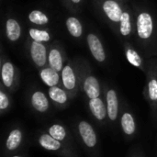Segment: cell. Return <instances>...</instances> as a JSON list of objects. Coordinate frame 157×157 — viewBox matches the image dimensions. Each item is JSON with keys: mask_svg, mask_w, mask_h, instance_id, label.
<instances>
[{"mask_svg": "<svg viewBox=\"0 0 157 157\" xmlns=\"http://www.w3.org/2000/svg\"><path fill=\"white\" fill-rule=\"evenodd\" d=\"M62 79L65 88L72 90L75 87V83H76L75 75L74 73V70L69 64L63 67L62 71Z\"/></svg>", "mask_w": 157, "mask_h": 157, "instance_id": "cell-12", "label": "cell"}, {"mask_svg": "<svg viewBox=\"0 0 157 157\" xmlns=\"http://www.w3.org/2000/svg\"><path fill=\"white\" fill-rule=\"evenodd\" d=\"M29 36L32 38L33 40L39 41V42H43V41H49L50 40V34L41 29H30L29 31Z\"/></svg>", "mask_w": 157, "mask_h": 157, "instance_id": "cell-22", "label": "cell"}, {"mask_svg": "<svg viewBox=\"0 0 157 157\" xmlns=\"http://www.w3.org/2000/svg\"><path fill=\"white\" fill-rule=\"evenodd\" d=\"M121 27L120 30L123 36H128L132 32V24H131V17L128 12H123L121 19Z\"/></svg>", "mask_w": 157, "mask_h": 157, "instance_id": "cell-21", "label": "cell"}, {"mask_svg": "<svg viewBox=\"0 0 157 157\" xmlns=\"http://www.w3.org/2000/svg\"><path fill=\"white\" fill-rule=\"evenodd\" d=\"M49 63L51 68L54 69L57 72L63 71V58L61 55V52L57 49H52L50 51L49 56H48Z\"/></svg>", "mask_w": 157, "mask_h": 157, "instance_id": "cell-14", "label": "cell"}, {"mask_svg": "<svg viewBox=\"0 0 157 157\" xmlns=\"http://www.w3.org/2000/svg\"><path fill=\"white\" fill-rule=\"evenodd\" d=\"M89 108H90V110L93 113V115L98 120L102 121V120L105 119V117L107 115V112H108V109L106 108L103 101L99 98L90 99Z\"/></svg>", "mask_w": 157, "mask_h": 157, "instance_id": "cell-8", "label": "cell"}, {"mask_svg": "<svg viewBox=\"0 0 157 157\" xmlns=\"http://www.w3.org/2000/svg\"><path fill=\"white\" fill-rule=\"evenodd\" d=\"M74 3H75V4H78V3H80L81 2V0H72Z\"/></svg>", "mask_w": 157, "mask_h": 157, "instance_id": "cell-27", "label": "cell"}, {"mask_svg": "<svg viewBox=\"0 0 157 157\" xmlns=\"http://www.w3.org/2000/svg\"><path fill=\"white\" fill-rule=\"evenodd\" d=\"M22 140V133L19 130H14L10 132L6 140V148L10 151L17 149Z\"/></svg>", "mask_w": 157, "mask_h": 157, "instance_id": "cell-18", "label": "cell"}, {"mask_svg": "<svg viewBox=\"0 0 157 157\" xmlns=\"http://www.w3.org/2000/svg\"><path fill=\"white\" fill-rule=\"evenodd\" d=\"M14 66L11 63L6 62L2 66V81L6 87H10L14 81Z\"/></svg>", "mask_w": 157, "mask_h": 157, "instance_id": "cell-13", "label": "cell"}, {"mask_svg": "<svg viewBox=\"0 0 157 157\" xmlns=\"http://www.w3.org/2000/svg\"><path fill=\"white\" fill-rule=\"evenodd\" d=\"M49 96L53 101H55L59 104H63L67 101L66 93L63 89H61L60 87H57V86H52L50 88Z\"/></svg>", "mask_w": 157, "mask_h": 157, "instance_id": "cell-19", "label": "cell"}, {"mask_svg": "<svg viewBox=\"0 0 157 157\" xmlns=\"http://www.w3.org/2000/svg\"><path fill=\"white\" fill-rule=\"evenodd\" d=\"M149 88V97L151 100L155 101L157 100V80L156 79H152L149 82L148 85Z\"/></svg>", "mask_w": 157, "mask_h": 157, "instance_id": "cell-25", "label": "cell"}, {"mask_svg": "<svg viewBox=\"0 0 157 157\" xmlns=\"http://www.w3.org/2000/svg\"><path fill=\"white\" fill-rule=\"evenodd\" d=\"M41 80L50 87L55 86L59 83V74L52 68H44L40 72Z\"/></svg>", "mask_w": 157, "mask_h": 157, "instance_id": "cell-11", "label": "cell"}, {"mask_svg": "<svg viewBox=\"0 0 157 157\" xmlns=\"http://www.w3.org/2000/svg\"><path fill=\"white\" fill-rule=\"evenodd\" d=\"M8 107V98L4 92H0V109H5Z\"/></svg>", "mask_w": 157, "mask_h": 157, "instance_id": "cell-26", "label": "cell"}, {"mask_svg": "<svg viewBox=\"0 0 157 157\" xmlns=\"http://www.w3.org/2000/svg\"><path fill=\"white\" fill-rule=\"evenodd\" d=\"M40 144L46 150L49 151H56L58 149H60L61 147V144L60 141L54 139L52 136H51L50 134H43L40 137Z\"/></svg>", "mask_w": 157, "mask_h": 157, "instance_id": "cell-15", "label": "cell"}, {"mask_svg": "<svg viewBox=\"0 0 157 157\" xmlns=\"http://www.w3.org/2000/svg\"><path fill=\"white\" fill-rule=\"evenodd\" d=\"M103 10L106 13L107 17L113 22H120L123 14V11L121 6L113 1V0H107L103 3Z\"/></svg>", "mask_w": 157, "mask_h": 157, "instance_id": "cell-5", "label": "cell"}, {"mask_svg": "<svg viewBox=\"0 0 157 157\" xmlns=\"http://www.w3.org/2000/svg\"><path fill=\"white\" fill-rule=\"evenodd\" d=\"M154 29V23L151 15L142 12L137 17V33L141 39L147 40L151 37Z\"/></svg>", "mask_w": 157, "mask_h": 157, "instance_id": "cell-1", "label": "cell"}, {"mask_svg": "<svg viewBox=\"0 0 157 157\" xmlns=\"http://www.w3.org/2000/svg\"><path fill=\"white\" fill-rule=\"evenodd\" d=\"M118 98L115 90L110 89L107 94V109L108 115L111 121H115L118 116Z\"/></svg>", "mask_w": 157, "mask_h": 157, "instance_id": "cell-7", "label": "cell"}, {"mask_svg": "<svg viewBox=\"0 0 157 157\" xmlns=\"http://www.w3.org/2000/svg\"><path fill=\"white\" fill-rule=\"evenodd\" d=\"M49 133L51 136H52L54 139L58 140V141H63L65 136H66V132L63 129V126L58 125V124H54L52 125L50 129H49Z\"/></svg>", "mask_w": 157, "mask_h": 157, "instance_id": "cell-23", "label": "cell"}, {"mask_svg": "<svg viewBox=\"0 0 157 157\" xmlns=\"http://www.w3.org/2000/svg\"><path fill=\"white\" fill-rule=\"evenodd\" d=\"M126 56H127L128 61L132 65H134L136 67H140L142 65V59H141L140 55L134 50L129 49L126 52Z\"/></svg>", "mask_w": 157, "mask_h": 157, "instance_id": "cell-24", "label": "cell"}, {"mask_svg": "<svg viewBox=\"0 0 157 157\" xmlns=\"http://www.w3.org/2000/svg\"><path fill=\"white\" fill-rule=\"evenodd\" d=\"M30 56L38 67H42L45 65L47 61V51L42 42L35 40L32 41L30 46Z\"/></svg>", "mask_w": 157, "mask_h": 157, "instance_id": "cell-2", "label": "cell"}, {"mask_svg": "<svg viewBox=\"0 0 157 157\" xmlns=\"http://www.w3.org/2000/svg\"><path fill=\"white\" fill-rule=\"evenodd\" d=\"M121 127L123 132L128 134L132 135L135 132V122L133 117L130 113H124L121 117Z\"/></svg>", "mask_w": 157, "mask_h": 157, "instance_id": "cell-17", "label": "cell"}, {"mask_svg": "<svg viewBox=\"0 0 157 157\" xmlns=\"http://www.w3.org/2000/svg\"><path fill=\"white\" fill-rule=\"evenodd\" d=\"M84 90L90 99L98 98L100 95V86L98 79L92 75L87 76L84 83Z\"/></svg>", "mask_w": 157, "mask_h": 157, "instance_id": "cell-6", "label": "cell"}, {"mask_svg": "<svg viewBox=\"0 0 157 157\" xmlns=\"http://www.w3.org/2000/svg\"><path fill=\"white\" fill-rule=\"evenodd\" d=\"M6 36L9 40L16 41L20 38L21 28L18 22L14 18H8L6 22Z\"/></svg>", "mask_w": 157, "mask_h": 157, "instance_id": "cell-9", "label": "cell"}, {"mask_svg": "<svg viewBox=\"0 0 157 157\" xmlns=\"http://www.w3.org/2000/svg\"><path fill=\"white\" fill-rule=\"evenodd\" d=\"M79 133L86 146L92 148L97 144V136L92 126L86 121H81L78 126Z\"/></svg>", "mask_w": 157, "mask_h": 157, "instance_id": "cell-4", "label": "cell"}, {"mask_svg": "<svg viewBox=\"0 0 157 157\" xmlns=\"http://www.w3.org/2000/svg\"><path fill=\"white\" fill-rule=\"evenodd\" d=\"M87 44L89 46L90 52L93 57L99 63H102L106 59V54L104 52L103 45L98 39V37L93 33L88 34L87 36Z\"/></svg>", "mask_w": 157, "mask_h": 157, "instance_id": "cell-3", "label": "cell"}, {"mask_svg": "<svg viewBox=\"0 0 157 157\" xmlns=\"http://www.w3.org/2000/svg\"><path fill=\"white\" fill-rule=\"evenodd\" d=\"M31 104H32L33 108L40 112H45L49 108L48 99H47L46 96L40 91H37L32 95Z\"/></svg>", "mask_w": 157, "mask_h": 157, "instance_id": "cell-10", "label": "cell"}, {"mask_svg": "<svg viewBox=\"0 0 157 157\" xmlns=\"http://www.w3.org/2000/svg\"><path fill=\"white\" fill-rule=\"evenodd\" d=\"M66 27L70 34L75 38H78L83 33V28L81 22L74 17H68L66 20Z\"/></svg>", "mask_w": 157, "mask_h": 157, "instance_id": "cell-16", "label": "cell"}, {"mask_svg": "<svg viewBox=\"0 0 157 157\" xmlns=\"http://www.w3.org/2000/svg\"><path fill=\"white\" fill-rule=\"evenodd\" d=\"M29 19L30 22L37 25H44L49 22L48 17L40 10H33L29 14Z\"/></svg>", "mask_w": 157, "mask_h": 157, "instance_id": "cell-20", "label": "cell"}]
</instances>
